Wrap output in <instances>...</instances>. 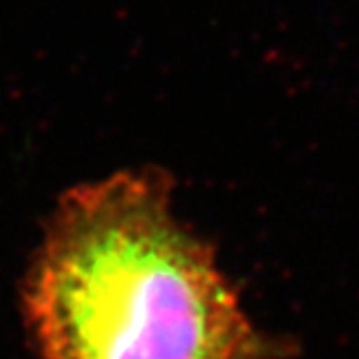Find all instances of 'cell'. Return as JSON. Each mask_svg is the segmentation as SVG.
<instances>
[{
  "label": "cell",
  "instance_id": "6da1fadb",
  "mask_svg": "<svg viewBox=\"0 0 359 359\" xmlns=\"http://www.w3.org/2000/svg\"><path fill=\"white\" fill-rule=\"evenodd\" d=\"M22 310L41 359H292L253 325L215 249L173 212L161 167L69 189L50 215Z\"/></svg>",
  "mask_w": 359,
  "mask_h": 359
}]
</instances>
